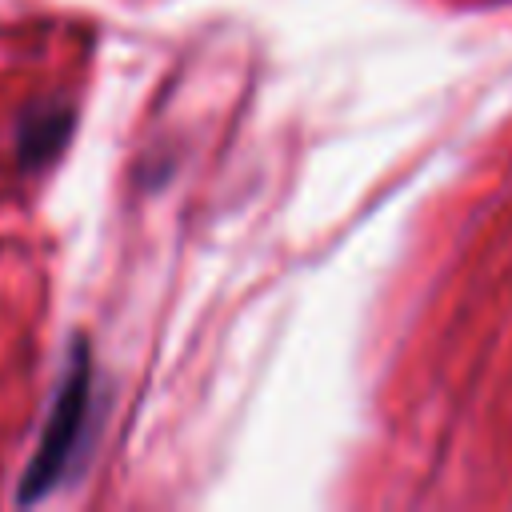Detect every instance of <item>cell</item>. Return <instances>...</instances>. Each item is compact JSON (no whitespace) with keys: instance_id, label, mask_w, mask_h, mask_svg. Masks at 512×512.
I'll use <instances>...</instances> for the list:
<instances>
[{"instance_id":"obj_1","label":"cell","mask_w":512,"mask_h":512,"mask_svg":"<svg viewBox=\"0 0 512 512\" xmlns=\"http://www.w3.org/2000/svg\"><path fill=\"white\" fill-rule=\"evenodd\" d=\"M92 416H96V368H92L88 340L72 336L68 364H64L60 384L52 392L36 452L20 472L16 504H36L48 492H56L60 484H68V476L84 464V456L96 440V420Z\"/></svg>"},{"instance_id":"obj_2","label":"cell","mask_w":512,"mask_h":512,"mask_svg":"<svg viewBox=\"0 0 512 512\" xmlns=\"http://www.w3.org/2000/svg\"><path fill=\"white\" fill-rule=\"evenodd\" d=\"M72 124H76V112H72L68 100H60V96L32 100L16 120V160H20V168L52 164L64 152V144L72 136Z\"/></svg>"}]
</instances>
